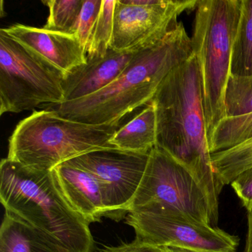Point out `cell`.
<instances>
[{"label":"cell","mask_w":252,"mask_h":252,"mask_svg":"<svg viewBox=\"0 0 252 252\" xmlns=\"http://www.w3.org/2000/svg\"><path fill=\"white\" fill-rule=\"evenodd\" d=\"M157 118V144L194 177L209 203L212 226L219 218L220 182L206 135L200 67L195 54L165 78L152 99Z\"/></svg>","instance_id":"1"},{"label":"cell","mask_w":252,"mask_h":252,"mask_svg":"<svg viewBox=\"0 0 252 252\" xmlns=\"http://www.w3.org/2000/svg\"><path fill=\"white\" fill-rule=\"evenodd\" d=\"M193 53L191 38L183 23H178L163 39L140 50L117 79L104 89L45 109L87 125L120 126L128 115L152 101L165 78Z\"/></svg>","instance_id":"2"},{"label":"cell","mask_w":252,"mask_h":252,"mask_svg":"<svg viewBox=\"0 0 252 252\" xmlns=\"http://www.w3.org/2000/svg\"><path fill=\"white\" fill-rule=\"evenodd\" d=\"M0 200L5 211L48 234L66 252H94L90 223L67 201L54 171L2 159Z\"/></svg>","instance_id":"3"},{"label":"cell","mask_w":252,"mask_h":252,"mask_svg":"<svg viewBox=\"0 0 252 252\" xmlns=\"http://www.w3.org/2000/svg\"><path fill=\"white\" fill-rule=\"evenodd\" d=\"M120 127L81 123L47 109L34 111L16 126L7 158L29 167L53 170L85 153L114 148L109 141Z\"/></svg>","instance_id":"4"},{"label":"cell","mask_w":252,"mask_h":252,"mask_svg":"<svg viewBox=\"0 0 252 252\" xmlns=\"http://www.w3.org/2000/svg\"><path fill=\"white\" fill-rule=\"evenodd\" d=\"M241 0H200L191 38L201 76L208 142L226 115L225 94Z\"/></svg>","instance_id":"5"},{"label":"cell","mask_w":252,"mask_h":252,"mask_svg":"<svg viewBox=\"0 0 252 252\" xmlns=\"http://www.w3.org/2000/svg\"><path fill=\"white\" fill-rule=\"evenodd\" d=\"M65 77L0 29V116L64 102Z\"/></svg>","instance_id":"6"},{"label":"cell","mask_w":252,"mask_h":252,"mask_svg":"<svg viewBox=\"0 0 252 252\" xmlns=\"http://www.w3.org/2000/svg\"><path fill=\"white\" fill-rule=\"evenodd\" d=\"M158 209H176L212 225L209 201L200 184L182 165L156 147L150 152L144 178L129 214Z\"/></svg>","instance_id":"7"},{"label":"cell","mask_w":252,"mask_h":252,"mask_svg":"<svg viewBox=\"0 0 252 252\" xmlns=\"http://www.w3.org/2000/svg\"><path fill=\"white\" fill-rule=\"evenodd\" d=\"M135 238L159 247L194 252H237L240 239L173 209L132 212L125 218Z\"/></svg>","instance_id":"8"},{"label":"cell","mask_w":252,"mask_h":252,"mask_svg":"<svg viewBox=\"0 0 252 252\" xmlns=\"http://www.w3.org/2000/svg\"><path fill=\"white\" fill-rule=\"evenodd\" d=\"M150 154L105 148L66 162L95 176L107 209L106 218L120 221L129 214L131 203L144 178Z\"/></svg>","instance_id":"9"},{"label":"cell","mask_w":252,"mask_h":252,"mask_svg":"<svg viewBox=\"0 0 252 252\" xmlns=\"http://www.w3.org/2000/svg\"><path fill=\"white\" fill-rule=\"evenodd\" d=\"M197 0H116L110 48L134 51L151 46L176 26L186 10L196 8Z\"/></svg>","instance_id":"10"},{"label":"cell","mask_w":252,"mask_h":252,"mask_svg":"<svg viewBox=\"0 0 252 252\" xmlns=\"http://www.w3.org/2000/svg\"><path fill=\"white\" fill-rule=\"evenodd\" d=\"M5 33L67 75L87 63V52L76 35L14 24Z\"/></svg>","instance_id":"11"},{"label":"cell","mask_w":252,"mask_h":252,"mask_svg":"<svg viewBox=\"0 0 252 252\" xmlns=\"http://www.w3.org/2000/svg\"><path fill=\"white\" fill-rule=\"evenodd\" d=\"M139 51H119L110 48L104 57L87 56L86 64L64 79V102L89 96L108 86Z\"/></svg>","instance_id":"12"},{"label":"cell","mask_w":252,"mask_h":252,"mask_svg":"<svg viewBox=\"0 0 252 252\" xmlns=\"http://www.w3.org/2000/svg\"><path fill=\"white\" fill-rule=\"evenodd\" d=\"M53 171L67 201L90 224L107 217L101 187L92 173L67 162Z\"/></svg>","instance_id":"13"},{"label":"cell","mask_w":252,"mask_h":252,"mask_svg":"<svg viewBox=\"0 0 252 252\" xmlns=\"http://www.w3.org/2000/svg\"><path fill=\"white\" fill-rule=\"evenodd\" d=\"M0 252H66L55 240L5 211L0 228Z\"/></svg>","instance_id":"14"},{"label":"cell","mask_w":252,"mask_h":252,"mask_svg":"<svg viewBox=\"0 0 252 252\" xmlns=\"http://www.w3.org/2000/svg\"><path fill=\"white\" fill-rule=\"evenodd\" d=\"M109 143L114 148L125 151L150 153L157 144V118L153 101L121 126Z\"/></svg>","instance_id":"15"},{"label":"cell","mask_w":252,"mask_h":252,"mask_svg":"<svg viewBox=\"0 0 252 252\" xmlns=\"http://www.w3.org/2000/svg\"><path fill=\"white\" fill-rule=\"evenodd\" d=\"M230 74L252 75V0H241L240 20L231 51Z\"/></svg>","instance_id":"16"},{"label":"cell","mask_w":252,"mask_h":252,"mask_svg":"<svg viewBox=\"0 0 252 252\" xmlns=\"http://www.w3.org/2000/svg\"><path fill=\"white\" fill-rule=\"evenodd\" d=\"M212 166L223 186L231 183L240 174L252 168V137L241 144L211 154Z\"/></svg>","instance_id":"17"},{"label":"cell","mask_w":252,"mask_h":252,"mask_svg":"<svg viewBox=\"0 0 252 252\" xmlns=\"http://www.w3.org/2000/svg\"><path fill=\"white\" fill-rule=\"evenodd\" d=\"M252 137V113L226 117L220 122L209 141L211 154L244 142Z\"/></svg>","instance_id":"18"},{"label":"cell","mask_w":252,"mask_h":252,"mask_svg":"<svg viewBox=\"0 0 252 252\" xmlns=\"http://www.w3.org/2000/svg\"><path fill=\"white\" fill-rule=\"evenodd\" d=\"M85 0H48L49 17L43 29L51 32L76 35Z\"/></svg>","instance_id":"19"},{"label":"cell","mask_w":252,"mask_h":252,"mask_svg":"<svg viewBox=\"0 0 252 252\" xmlns=\"http://www.w3.org/2000/svg\"><path fill=\"white\" fill-rule=\"evenodd\" d=\"M116 0H102L101 11L90 37L87 56L104 57L110 48Z\"/></svg>","instance_id":"20"},{"label":"cell","mask_w":252,"mask_h":252,"mask_svg":"<svg viewBox=\"0 0 252 252\" xmlns=\"http://www.w3.org/2000/svg\"><path fill=\"white\" fill-rule=\"evenodd\" d=\"M225 110L226 117L252 113V75H229L225 88Z\"/></svg>","instance_id":"21"},{"label":"cell","mask_w":252,"mask_h":252,"mask_svg":"<svg viewBox=\"0 0 252 252\" xmlns=\"http://www.w3.org/2000/svg\"><path fill=\"white\" fill-rule=\"evenodd\" d=\"M102 0H85L79 23L76 36L87 52L90 37L101 11Z\"/></svg>","instance_id":"22"},{"label":"cell","mask_w":252,"mask_h":252,"mask_svg":"<svg viewBox=\"0 0 252 252\" xmlns=\"http://www.w3.org/2000/svg\"><path fill=\"white\" fill-rule=\"evenodd\" d=\"M231 186L247 212L252 211V168L240 174Z\"/></svg>","instance_id":"23"},{"label":"cell","mask_w":252,"mask_h":252,"mask_svg":"<svg viewBox=\"0 0 252 252\" xmlns=\"http://www.w3.org/2000/svg\"><path fill=\"white\" fill-rule=\"evenodd\" d=\"M99 252H165V249L135 238L130 243H122L116 246H104Z\"/></svg>","instance_id":"24"},{"label":"cell","mask_w":252,"mask_h":252,"mask_svg":"<svg viewBox=\"0 0 252 252\" xmlns=\"http://www.w3.org/2000/svg\"><path fill=\"white\" fill-rule=\"evenodd\" d=\"M244 252H252V211L247 213V234Z\"/></svg>","instance_id":"25"},{"label":"cell","mask_w":252,"mask_h":252,"mask_svg":"<svg viewBox=\"0 0 252 252\" xmlns=\"http://www.w3.org/2000/svg\"><path fill=\"white\" fill-rule=\"evenodd\" d=\"M164 248V247H163ZM165 252H194L186 249H178V248H164Z\"/></svg>","instance_id":"26"}]
</instances>
